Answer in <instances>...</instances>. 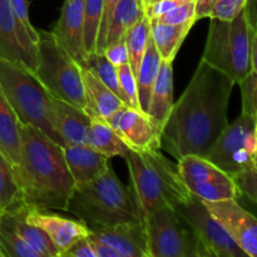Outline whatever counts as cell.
Segmentation results:
<instances>
[{
    "label": "cell",
    "mask_w": 257,
    "mask_h": 257,
    "mask_svg": "<svg viewBox=\"0 0 257 257\" xmlns=\"http://www.w3.org/2000/svg\"><path fill=\"white\" fill-rule=\"evenodd\" d=\"M255 30L248 7L232 20L211 19L201 60L238 84L252 70L251 54Z\"/></svg>",
    "instance_id": "8992f818"
},
{
    "label": "cell",
    "mask_w": 257,
    "mask_h": 257,
    "mask_svg": "<svg viewBox=\"0 0 257 257\" xmlns=\"http://www.w3.org/2000/svg\"><path fill=\"white\" fill-rule=\"evenodd\" d=\"M0 85L20 124L32 125L64 146L54 123V97L25 65L0 58Z\"/></svg>",
    "instance_id": "5b68a950"
},
{
    "label": "cell",
    "mask_w": 257,
    "mask_h": 257,
    "mask_svg": "<svg viewBox=\"0 0 257 257\" xmlns=\"http://www.w3.org/2000/svg\"><path fill=\"white\" fill-rule=\"evenodd\" d=\"M118 70V82H119L120 92H122L123 103L128 107L137 108L140 109L138 103V90H137V79L131 68L130 63L123 64L117 68Z\"/></svg>",
    "instance_id": "d6a6232c"
},
{
    "label": "cell",
    "mask_w": 257,
    "mask_h": 257,
    "mask_svg": "<svg viewBox=\"0 0 257 257\" xmlns=\"http://www.w3.org/2000/svg\"><path fill=\"white\" fill-rule=\"evenodd\" d=\"M173 208L193 232L203 257H247L202 200L190 195Z\"/></svg>",
    "instance_id": "30bf717a"
},
{
    "label": "cell",
    "mask_w": 257,
    "mask_h": 257,
    "mask_svg": "<svg viewBox=\"0 0 257 257\" xmlns=\"http://www.w3.org/2000/svg\"><path fill=\"white\" fill-rule=\"evenodd\" d=\"M161 63H162V59H161L160 54H158L157 49H156L152 37H150L147 49H146L143 59L141 62L137 77H136V79H137L140 109L143 113H146V114H147L148 107H150L151 94H152L153 85H155L158 72H160Z\"/></svg>",
    "instance_id": "484cf974"
},
{
    "label": "cell",
    "mask_w": 257,
    "mask_h": 257,
    "mask_svg": "<svg viewBox=\"0 0 257 257\" xmlns=\"http://www.w3.org/2000/svg\"><path fill=\"white\" fill-rule=\"evenodd\" d=\"M0 58L25 65L35 72L38 44L13 13L9 0H0Z\"/></svg>",
    "instance_id": "7c38bea8"
},
{
    "label": "cell",
    "mask_w": 257,
    "mask_h": 257,
    "mask_svg": "<svg viewBox=\"0 0 257 257\" xmlns=\"http://www.w3.org/2000/svg\"><path fill=\"white\" fill-rule=\"evenodd\" d=\"M178 172L191 195L207 202L237 200L241 196L235 181L205 157L187 155L177 160Z\"/></svg>",
    "instance_id": "8fae6325"
},
{
    "label": "cell",
    "mask_w": 257,
    "mask_h": 257,
    "mask_svg": "<svg viewBox=\"0 0 257 257\" xmlns=\"http://www.w3.org/2000/svg\"><path fill=\"white\" fill-rule=\"evenodd\" d=\"M102 53L115 68L130 63V54H128V48L124 37L115 40L112 44L107 45Z\"/></svg>",
    "instance_id": "f35d334b"
},
{
    "label": "cell",
    "mask_w": 257,
    "mask_h": 257,
    "mask_svg": "<svg viewBox=\"0 0 257 257\" xmlns=\"http://www.w3.org/2000/svg\"><path fill=\"white\" fill-rule=\"evenodd\" d=\"M39 62L35 75L57 99L85 108L82 67L65 52L52 32L39 30Z\"/></svg>",
    "instance_id": "52a82bcc"
},
{
    "label": "cell",
    "mask_w": 257,
    "mask_h": 257,
    "mask_svg": "<svg viewBox=\"0 0 257 257\" xmlns=\"http://www.w3.org/2000/svg\"><path fill=\"white\" fill-rule=\"evenodd\" d=\"M87 146H89L90 148L102 153L108 158H124L128 150H130L123 143V141L118 137L112 125L108 123V120L98 117H92V119H90Z\"/></svg>",
    "instance_id": "d4e9b609"
},
{
    "label": "cell",
    "mask_w": 257,
    "mask_h": 257,
    "mask_svg": "<svg viewBox=\"0 0 257 257\" xmlns=\"http://www.w3.org/2000/svg\"><path fill=\"white\" fill-rule=\"evenodd\" d=\"M4 213L13 227L15 228L20 237L29 243L40 257H58V252L54 245L49 240L44 231L40 230L37 226L32 225L25 220V203L15 206L10 210L5 211Z\"/></svg>",
    "instance_id": "603a6c76"
},
{
    "label": "cell",
    "mask_w": 257,
    "mask_h": 257,
    "mask_svg": "<svg viewBox=\"0 0 257 257\" xmlns=\"http://www.w3.org/2000/svg\"><path fill=\"white\" fill-rule=\"evenodd\" d=\"M150 37L151 19L147 15H145L142 19H140L135 25H132L124 35L128 54H130V65L136 77H137L141 62H142L143 55H145L146 49H147Z\"/></svg>",
    "instance_id": "83f0119b"
},
{
    "label": "cell",
    "mask_w": 257,
    "mask_h": 257,
    "mask_svg": "<svg viewBox=\"0 0 257 257\" xmlns=\"http://www.w3.org/2000/svg\"><path fill=\"white\" fill-rule=\"evenodd\" d=\"M89 235L114 248L120 257H150L147 232L143 222L123 223L110 227L89 226Z\"/></svg>",
    "instance_id": "e0dca14e"
},
{
    "label": "cell",
    "mask_w": 257,
    "mask_h": 257,
    "mask_svg": "<svg viewBox=\"0 0 257 257\" xmlns=\"http://www.w3.org/2000/svg\"><path fill=\"white\" fill-rule=\"evenodd\" d=\"M107 120L130 150L142 152L162 147V132L141 109L123 105Z\"/></svg>",
    "instance_id": "4fadbf2b"
},
{
    "label": "cell",
    "mask_w": 257,
    "mask_h": 257,
    "mask_svg": "<svg viewBox=\"0 0 257 257\" xmlns=\"http://www.w3.org/2000/svg\"><path fill=\"white\" fill-rule=\"evenodd\" d=\"M173 104V68L172 62L162 60L157 79L151 94L147 115L162 132Z\"/></svg>",
    "instance_id": "44dd1931"
},
{
    "label": "cell",
    "mask_w": 257,
    "mask_h": 257,
    "mask_svg": "<svg viewBox=\"0 0 257 257\" xmlns=\"http://www.w3.org/2000/svg\"><path fill=\"white\" fill-rule=\"evenodd\" d=\"M118 0H103V13H102V20H100L99 30H98V38H97V52L102 53L105 47V40H107V33H108V25H109L110 17L114 10L115 5H117Z\"/></svg>",
    "instance_id": "ab89813d"
},
{
    "label": "cell",
    "mask_w": 257,
    "mask_h": 257,
    "mask_svg": "<svg viewBox=\"0 0 257 257\" xmlns=\"http://www.w3.org/2000/svg\"><path fill=\"white\" fill-rule=\"evenodd\" d=\"M251 63H252V72L257 77V28L253 33L252 39V54H251Z\"/></svg>",
    "instance_id": "f6af8a7d"
},
{
    "label": "cell",
    "mask_w": 257,
    "mask_h": 257,
    "mask_svg": "<svg viewBox=\"0 0 257 257\" xmlns=\"http://www.w3.org/2000/svg\"><path fill=\"white\" fill-rule=\"evenodd\" d=\"M24 203L67 211L75 185L63 147L32 125L22 124L20 163L14 168Z\"/></svg>",
    "instance_id": "7a4b0ae2"
},
{
    "label": "cell",
    "mask_w": 257,
    "mask_h": 257,
    "mask_svg": "<svg viewBox=\"0 0 257 257\" xmlns=\"http://www.w3.org/2000/svg\"><path fill=\"white\" fill-rule=\"evenodd\" d=\"M0 257H3V255H2V252H0Z\"/></svg>",
    "instance_id": "681fc988"
},
{
    "label": "cell",
    "mask_w": 257,
    "mask_h": 257,
    "mask_svg": "<svg viewBox=\"0 0 257 257\" xmlns=\"http://www.w3.org/2000/svg\"><path fill=\"white\" fill-rule=\"evenodd\" d=\"M88 240L90 241L93 251L95 252V257H120L119 253L114 248L110 247L109 245H107V243L92 237L90 235H88Z\"/></svg>",
    "instance_id": "7bdbcfd3"
},
{
    "label": "cell",
    "mask_w": 257,
    "mask_h": 257,
    "mask_svg": "<svg viewBox=\"0 0 257 257\" xmlns=\"http://www.w3.org/2000/svg\"><path fill=\"white\" fill-rule=\"evenodd\" d=\"M256 141H257V112H256Z\"/></svg>",
    "instance_id": "c3c4849f"
},
{
    "label": "cell",
    "mask_w": 257,
    "mask_h": 257,
    "mask_svg": "<svg viewBox=\"0 0 257 257\" xmlns=\"http://www.w3.org/2000/svg\"><path fill=\"white\" fill-rule=\"evenodd\" d=\"M124 160L143 222L153 211L165 206L173 207L191 195L181 178L177 163L167 160L160 150H128Z\"/></svg>",
    "instance_id": "277c9868"
},
{
    "label": "cell",
    "mask_w": 257,
    "mask_h": 257,
    "mask_svg": "<svg viewBox=\"0 0 257 257\" xmlns=\"http://www.w3.org/2000/svg\"><path fill=\"white\" fill-rule=\"evenodd\" d=\"M9 3L15 17L18 18V20H19L23 25H24L27 32L29 33L30 38L38 44V40H39V30L35 29V28L33 27L32 22H30L29 3H28V0H9Z\"/></svg>",
    "instance_id": "74e56055"
},
{
    "label": "cell",
    "mask_w": 257,
    "mask_h": 257,
    "mask_svg": "<svg viewBox=\"0 0 257 257\" xmlns=\"http://www.w3.org/2000/svg\"><path fill=\"white\" fill-rule=\"evenodd\" d=\"M178 4L180 3L175 2V0H157V2L148 5L147 8H145V13L150 19H156V18L170 12L171 9H173Z\"/></svg>",
    "instance_id": "60d3db41"
},
{
    "label": "cell",
    "mask_w": 257,
    "mask_h": 257,
    "mask_svg": "<svg viewBox=\"0 0 257 257\" xmlns=\"http://www.w3.org/2000/svg\"><path fill=\"white\" fill-rule=\"evenodd\" d=\"M0 252L3 257H40L20 237L4 213L0 215Z\"/></svg>",
    "instance_id": "f1b7e54d"
},
{
    "label": "cell",
    "mask_w": 257,
    "mask_h": 257,
    "mask_svg": "<svg viewBox=\"0 0 257 257\" xmlns=\"http://www.w3.org/2000/svg\"><path fill=\"white\" fill-rule=\"evenodd\" d=\"M83 68H87L88 70L93 73L105 87L109 88L117 97L123 100L122 92L119 88V82H118V70L103 53H89L84 60Z\"/></svg>",
    "instance_id": "4dcf8cb0"
},
{
    "label": "cell",
    "mask_w": 257,
    "mask_h": 257,
    "mask_svg": "<svg viewBox=\"0 0 257 257\" xmlns=\"http://www.w3.org/2000/svg\"><path fill=\"white\" fill-rule=\"evenodd\" d=\"M177 3H188V2H196V0H175Z\"/></svg>",
    "instance_id": "7dc6e473"
},
{
    "label": "cell",
    "mask_w": 257,
    "mask_h": 257,
    "mask_svg": "<svg viewBox=\"0 0 257 257\" xmlns=\"http://www.w3.org/2000/svg\"><path fill=\"white\" fill-rule=\"evenodd\" d=\"M205 158L231 177L256 166V117L241 113L228 123Z\"/></svg>",
    "instance_id": "ba28073f"
},
{
    "label": "cell",
    "mask_w": 257,
    "mask_h": 257,
    "mask_svg": "<svg viewBox=\"0 0 257 257\" xmlns=\"http://www.w3.org/2000/svg\"><path fill=\"white\" fill-rule=\"evenodd\" d=\"M248 0H217L210 13V19L232 20L247 8Z\"/></svg>",
    "instance_id": "d590c367"
},
{
    "label": "cell",
    "mask_w": 257,
    "mask_h": 257,
    "mask_svg": "<svg viewBox=\"0 0 257 257\" xmlns=\"http://www.w3.org/2000/svg\"><path fill=\"white\" fill-rule=\"evenodd\" d=\"M62 257H95V252L93 251L90 241L85 237L75 242L69 250L63 253Z\"/></svg>",
    "instance_id": "b9f144b4"
},
{
    "label": "cell",
    "mask_w": 257,
    "mask_h": 257,
    "mask_svg": "<svg viewBox=\"0 0 257 257\" xmlns=\"http://www.w3.org/2000/svg\"><path fill=\"white\" fill-rule=\"evenodd\" d=\"M150 257H203L202 250L175 208L165 206L145 218Z\"/></svg>",
    "instance_id": "9c48e42d"
},
{
    "label": "cell",
    "mask_w": 257,
    "mask_h": 257,
    "mask_svg": "<svg viewBox=\"0 0 257 257\" xmlns=\"http://www.w3.org/2000/svg\"><path fill=\"white\" fill-rule=\"evenodd\" d=\"M232 178L241 195L257 205V165L237 173Z\"/></svg>",
    "instance_id": "8d00e7d4"
},
{
    "label": "cell",
    "mask_w": 257,
    "mask_h": 257,
    "mask_svg": "<svg viewBox=\"0 0 257 257\" xmlns=\"http://www.w3.org/2000/svg\"><path fill=\"white\" fill-rule=\"evenodd\" d=\"M22 151V124L0 85V153L17 168Z\"/></svg>",
    "instance_id": "7402d4cb"
},
{
    "label": "cell",
    "mask_w": 257,
    "mask_h": 257,
    "mask_svg": "<svg viewBox=\"0 0 257 257\" xmlns=\"http://www.w3.org/2000/svg\"><path fill=\"white\" fill-rule=\"evenodd\" d=\"M192 27L193 23L168 25L155 19L151 20V37L161 59L173 63L183 40L186 39Z\"/></svg>",
    "instance_id": "cb8c5ba5"
},
{
    "label": "cell",
    "mask_w": 257,
    "mask_h": 257,
    "mask_svg": "<svg viewBox=\"0 0 257 257\" xmlns=\"http://www.w3.org/2000/svg\"><path fill=\"white\" fill-rule=\"evenodd\" d=\"M84 45L87 53L97 52V38L103 13V0H83Z\"/></svg>",
    "instance_id": "1f68e13d"
},
{
    "label": "cell",
    "mask_w": 257,
    "mask_h": 257,
    "mask_svg": "<svg viewBox=\"0 0 257 257\" xmlns=\"http://www.w3.org/2000/svg\"><path fill=\"white\" fill-rule=\"evenodd\" d=\"M65 212L77 216L88 226L110 227L143 222L132 188L117 177L112 165L97 180L74 188Z\"/></svg>",
    "instance_id": "3957f363"
},
{
    "label": "cell",
    "mask_w": 257,
    "mask_h": 257,
    "mask_svg": "<svg viewBox=\"0 0 257 257\" xmlns=\"http://www.w3.org/2000/svg\"><path fill=\"white\" fill-rule=\"evenodd\" d=\"M203 203L247 257H257V218L255 216L246 211L235 198L216 202L203 201Z\"/></svg>",
    "instance_id": "5bb4252c"
},
{
    "label": "cell",
    "mask_w": 257,
    "mask_h": 257,
    "mask_svg": "<svg viewBox=\"0 0 257 257\" xmlns=\"http://www.w3.org/2000/svg\"><path fill=\"white\" fill-rule=\"evenodd\" d=\"M242 94V113L256 117L257 112V77L251 70L250 74L238 83Z\"/></svg>",
    "instance_id": "e575fe53"
},
{
    "label": "cell",
    "mask_w": 257,
    "mask_h": 257,
    "mask_svg": "<svg viewBox=\"0 0 257 257\" xmlns=\"http://www.w3.org/2000/svg\"><path fill=\"white\" fill-rule=\"evenodd\" d=\"M63 153L75 187L97 180L107 172L110 166V158L89 146H64Z\"/></svg>",
    "instance_id": "ac0fdd59"
},
{
    "label": "cell",
    "mask_w": 257,
    "mask_h": 257,
    "mask_svg": "<svg viewBox=\"0 0 257 257\" xmlns=\"http://www.w3.org/2000/svg\"><path fill=\"white\" fill-rule=\"evenodd\" d=\"M52 33L63 49L82 67L88 55L84 45L83 0H64L59 20Z\"/></svg>",
    "instance_id": "2e32d148"
},
{
    "label": "cell",
    "mask_w": 257,
    "mask_h": 257,
    "mask_svg": "<svg viewBox=\"0 0 257 257\" xmlns=\"http://www.w3.org/2000/svg\"><path fill=\"white\" fill-rule=\"evenodd\" d=\"M82 77L85 94L84 110L90 117L108 119L124 105L123 100L105 87L87 68L82 67Z\"/></svg>",
    "instance_id": "ffe728a7"
},
{
    "label": "cell",
    "mask_w": 257,
    "mask_h": 257,
    "mask_svg": "<svg viewBox=\"0 0 257 257\" xmlns=\"http://www.w3.org/2000/svg\"><path fill=\"white\" fill-rule=\"evenodd\" d=\"M155 2H157V0H142V3H143V7H145V8H147L148 5H150V4H152V3H155Z\"/></svg>",
    "instance_id": "bcb514c9"
},
{
    "label": "cell",
    "mask_w": 257,
    "mask_h": 257,
    "mask_svg": "<svg viewBox=\"0 0 257 257\" xmlns=\"http://www.w3.org/2000/svg\"><path fill=\"white\" fill-rule=\"evenodd\" d=\"M216 2H217V0H196V19L200 20L210 17V13Z\"/></svg>",
    "instance_id": "ee69618b"
},
{
    "label": "cell",
    "mask_w": 257,
    "mask_h": 257,
    "mask_svg": "<svg viewBox=\"0 0 257 257\" xmlns=\"http://www.w3.org/2000/svg\"><path fill=\"white\" fill-rule=\"evenodd\" d=\"M256 2H257V0H256Z\"/></svg>",
    "instance_id": "f907efd6"
},
{
    "label": "cell",
    "mask_w": 257,
    "mask_h": 257,
    "mask_svg": "<svg viewBox=\"0 0 257 257\" xmlns=\"http://www.w3.org/2000/svg\"><path fill=\"white\" fill-rule=\"evenodd\" d=\"M233 85L228 75L201 60L163 127V148L176 160L187 155L206 157L228 124Z\"/></svg>",
    "instance_id": "6da1fadb"
},
{
    "label": "cell",
    "mask_w": 257,
    "mask_h": 257,
    "mask_svg": "<svg viewBox=\"0 0 257 257\" xmlns=\"http://www.w3.org/2000/svg\"><path fill=\"white\" fill-rule=\"evenodd\" d=\"M90 119L82 108L54 98L55 128L64 146H87Z\"/></svg>",
    "instance_id": "d6986e66"
},
{
    "label": "cell",
    "mask_w": 257,
    "mask_h": 257,
    "mask_svg": "<svg viewBox=\"0 0 257 257\" xmlns=\"http://www.w3.org/2000/svg\"><path fill=\"white\" fill-rule=\"evenodd\" d=\"M20 203H24V201L14 168L0 153V215Z\"/></svg>",
    "instance_id": "f546056e"
},
{
    "label": "cell",
    "mask_w": 257,
    "mask_h": 257,
    "mask_svg": "<svg viewBox=\"0 0 257 257\" xmlns=\"http://www.w3.org/2000/svg\"><path fill=\"white\" fill-rule=\"evenodd\" d=\"M155 20L168 25H183L188 24V23H193L195 24L197 22V19H196L195 2L180 3L173 9H171L170 12L156 18Z\"/></svg>",
    "instance_id": "836d02e7"
},
{
    "label": "cell",
    "mask_w": 257,
    "mask_h": 257,
    "mask_svg": "<svg viewBox=\"0 0 257 257\" xmlns=\"http://www.w3.org/2000/svg\"><path fill=\"white\" fill-rule=\"evenodd\" d=\"M25 220L44 231L58 252L62 257L75 242L89 235V226L82 220H72L58 213L48 212V210L34 207L25 203Z\"/></svg>",
    "instance_id": "9a60e30c"
},
{
    "label": "cell",
    "mask_w": 257,
    "mask_h": 257,
    "mask_svg": "<svg viewBox=\"0 0 257 257\" xmlns=\"http://www.w3.org/2000/svg\"><path fill=\"white\" fill-rule=\"evenodd\" d=\"M145 15L142 0H118L108 25L105 47L124 37L128 29Z\"/></svg>",
    "instance_id": "4316f807"
}]
</instances>
